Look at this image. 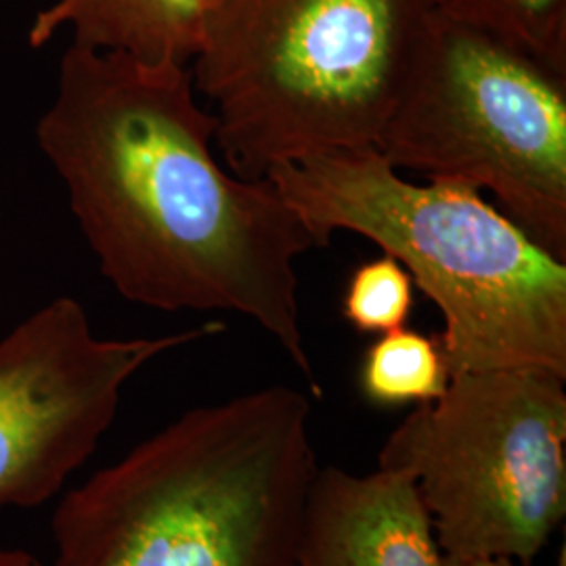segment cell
<instances>
[{
    "instance_id": "obj_1",
    "label": "cell",
    "mask_w": 566,
    "mask_h": 566,
    "mask_svg": "<svg viewBox=\"0 0 566 566\" xmlns=\"http://www.w3.org/2000/svg\"><path fill=\"white\" fill-rule=\"evenodd\" d=\"M191 70L72 44L36 128L103 277L166 313H240L322 386L304 343L296 259L317 242L277 187L227 172Z\"/></svg>"
},
{
    "instance_id": "obj_2",
    "label": "cell",
    "mask_w": 566,
    "mask_h": 566,
    "mask_svg": "<svg viewBox=\"0 0 566 566\" xmlns=\"http://www.w3.org/2000/svg\"><path fill=\"white\" fill-rule=\"evenodd\" d=\"M308 422L290 386L185 411L63 495L55 566H298Z\"/></svg>"
},
{
    "instance_id": "obj_3",
    "label": "cell",
    "mask_w": 566,
    "mask_h": 566,
    "mask_svg": "<svg viewBox=\"0 0 566 566\" xmlns=\"http://www.w3.org/2000/svg\"><path fill=\"white\" fill-rule=\"evenodd\" d=\"M266 179L317 245L378 243L443 315L451 376L539 369L566 382V263L472 187L407 181L376 147L273 166Z\"/></svg>"
},
{
    "instance_id": "obj_4",
    "label": "cell",
    "mask_w": 566,
    "mask_h": 566,
    "mask_svg": "<svg viewBox=\"0 0 566 566\" xmlns=\"http://www.w3.org/2000/svg\"><path fill=\"white\" fill-rule=\"evenodd\" d=\"M430 0H223L193 57L214 105V143L248 181L283 163L376 147L411 81Z\"/></svg>"
},
{
    "instance_id": "obj_5",
    "label": "cell",
    "mask_w": 566,
    "mask_h": 566,
    "mask_svg": "<svg viewBox=\"0 0 566 566\" xmlns=\"http://www.w3.org/2000/svg\"><path fill=\"white\" fill-rule=\"evenodd\" d=\"M376 149L395 170L489 189L566 263V76L437 13Z\"/></svg>"
},
{
    "instance_id": "obj_6",
    "label": "cell",
    "mask_w": 566,
    "mask_h": 566,
    "mask_svg": "<svg viewBox=\"0 0 566 566\" xmlns=\"http://www.w3.org/2000/svg\"><path fill=\"white\" fill-rule=\"evenodd\" d=\"M378 468L411 476L447 558L528 565L566 516L565 380L455 374L386 437Z\"/></svg>"
},
{
    "instance_id": "obj_7",
    "label": "cell",
    "mask_w": 566,
    "mask_h": 566,
    "mask_svg": "<svg viewBox=\"0 0 566 566\" xmlns=\"http://www.w3.org/2000/svg\"><path fill=\"white\" fill-rule=\"evenodd\" d=\"M223 322L158 338L105 340L74 298H57L0 338V512L39 507L97 451L122 388L168 350Z\"/></svg>"
},
{
    "instance_id": "obj_8",
    "label": "cell",
    "mask_w": 566,
    "mask_h": 566,
    "mask_svg": "<svg viewBox=\"0 0 566 566\" xmlns=\"http://www.w3.org/2000/svg\"><path fill=\"white\" fill-rule=\"evenodd\" d=\"M409 474L317 468L304 507L298 566H443Z\"/></svg>"
},
{
    "instance_id": "obj_9",
    "label": "cell",
    "mask_w": 566,
    "mask_h": 566,
    "mask_svg": "<svg viewBox=\"0 0 566 566\" xmlns=\"http://www.w3.org/2000/svg\"><path fill=\"white\" fill-rule=\"evenodd\" d=\"M206 18V0H57L34 18L28 42L41 49L72 25L82 49L187 65L202 46Z\"/></svg>"
},
{
    "instance_id": "obj_10",
    "label": "cell",
    "mask_w": 566,
    "mask_h": 566,
    "mask_svg": "<svg viewBox=\"0 0 566 566\" xmlns=\"http://www.w3.org/2000/svg\"><path fill=\"white\" fill-rule=\"evenodd\" d=\"M451 371L439 336L401 327L367 346L359 367V390L378 407L424 405L443 397Z\"/></svg>"
},
{
    "instance_id": "obj_11",
    "label": "cell",
    "mask_w": 566,
    "mask_h": 566,
    "mask_svg": "<svg viewBox=\"0 0 566 566\" xmlns=\"http://www.w3.org/2000/svg\"><path fill=\"white\" fill-rule=\"evenodd\" d=\"M449 21L518 46L566 76V0H430Z\"/></svg>"
},
{
    "instance_id": "obj_12",
    "label": "cell",
    "mask_w": 566,
    "mask_h": 566,
    "mask_svg": "<svg viewBox=\"0 0 566 566\" xmlns=\"http://www.w3.org/2000/svg\"><path fill=\"white\" fill-rule=\"evenodd\" d=\"M409 271L390 254L359 264L344 287L343 317L361 334L382 336L407 327L413 311Z\"/></svg>"
},
{
    "instance_id": "obj_13",
    "label": "cell",
    "mask_w": 566,
    "mask_h": 566,
    "mask_svg": "<svg viewBox=\"0 0 566 566\" xmlns=\"http://www.w3.org/2000/svg\"><path fill=\"white\" fill-rule=\"evenodd\" d=\"M443 566H528L516 560H507V558H470V560H462V558H443ZM560 566H565V552L560 558Z\"/></svg>"
},
{
    "instance_id": "obj_14",
    "label": "cell",
    "mask_w": 566,
    "mask_h": 566,
    "mask_svg": "<svg viewBox=\"0 0 566 566\" xmlns=\"http://www.w3.org/2000/svg\"><path fill=\"white\" fill-rule=\"evenodd\" d=\"M0 566H42L39 558L21 549H0Z\"/></svg>"
},
{
    "instance_id": "obj_15",
    "label": "cell",
    "mask_w": 566,
    "mask_h": 566,
    "mask_svg": "<svg viewBox=\"0 0 566 566\" xmlns=\"http://www.w3.org/2000/svg\"><path fill=\"white\" fill-rule=\"evenodd\" d=\"M223 0H206V7H208V11H212L214 7H219Z\"/></svg>"
}]
</instances>
